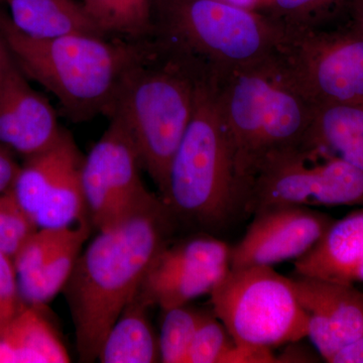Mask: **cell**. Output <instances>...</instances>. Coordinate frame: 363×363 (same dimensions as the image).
<instances>
[{"label":"cell","instance_id":"obj_1","mask_svg":"<svg viewBox=\"0 0 363 363\" xmlns=\"http://www.w3.org/2000/svg\"><path fill=\"white\" fill-rule=\"evenodd\" d=\"M176 218L152 194L123 218L98 230L64 288L81 362L97 359L107 333L171 241Z\"/></svg>","mask_w":363,"mask_h":363},{"label":"cell","instance_id":"obj_2","mask_svg":"<svg viewBox=\"0 0 363 363\" xmlns=\"http://www.w3.org/2000/svg\"><path fill=\"white\" fill-rule=\"evenodd\" d=\"M0 37L21 72L54 94L74 121L106 116L124 79L161 49L157 40L87 33L37 39L18 30L2 9Z\"/></svg>","mask_w":363,"mask_h":363},{"label":"cell","instance_id":"obj_3","mask_svg":"<svg viewBox=\"0 0 363 363\" xmlns=\"http://www.w3.org/2000/svg\"><path fill=\"white\" fill-rule=\"evenodd\" d=\"M162 201L177 219L220 230L247 213L248 190L236 171L216 80L202 73L195 107L168 172Z\"/></svg>","mask_w":363,"mask_h":363},{"label":"cell","instance_id":"obj_4","mask_svg":"<svg viewBox=\"0 0 363 363\" xmlns=\"http://www.w3.org/2000/svg\"><path fill=\"white\" fill-rule=\"evenodd\" d=\"M216 92L236 171L250 194L267 155L304 142L315 107L296 90L274 54L216 80Z\"/></svg>","mask_w":363,"mask_h":363},{"label":"cell","instance_id":"obj_5","mask_svg":"<svg viewBox=\"0 0 363 363\" xmlns=\"http://www.w3.org/2000/svg\"><path fill=\"white\" fill-rule=\"evenodd\" d=\"M160 45L157 55L124 79L106 116L117 119L130 133L143 168L162 193L192 118L203 71Z\"/></svg>","mask_w":363,"mask_h":363},{"label":"cell","instance_id":"obj_6","mask_svg":"<svg viewBox=\"0 0 363 363\" xmlns=\"http://www.w3.org/2000/svg\"><path fill=\"white\" fill-rule=\"evenodd\" d=\"M155 39L216 80L269 58L285 28L221 0H155Z\"/></svg>","mask_w":363,"mask_h":363},{"label":"cell","instance_id":"obj_7","mask_svg":"<svg viewBox=\"0 0 363 363\" xmlns=\"http://www.w3.org/2000/svg\"><path fill=\"white\" fill-rule=\"evenodd\" d=\"M210 295L215 316L238 345L272 350L308 336L292 279L272 267H230Z\"/></svg>","mask_w":363,"mask_h":363},{"label":"cell","instance_id":"obj_8","mask_svg":"<svg viewBox=\"0 0 363 363\" xmlns=\"http://www.w3.org/2000/svg\"><path fill=\"white\" fill-rule=\"evenodd\" d=\"M279 205L363 206V171L305 143L272 152L253 177L247 213Z\"/></svg>","mask_w":363,"mask_h":363},{"label":"cell","instance_id":"obj_9","mask_svg":"<svg viewBox=\"0 0 363 363\" xmlns=\"http://www.w3.org/2000/svg\"><path fill=\"white\" fill-rule=\"evenodd\" d=\"M296 90L314 107L363 104V33L285 28L274 52Z\"/></svg>","mask_w":363,"mask_h":363},{"label":"cell","instance_id":"obj_10","mask_svg":"<svg viewBox=\"0 0 363 363\" xmlns=\"http://www.w3.org/2000/svg\"><path fill=\"white\" fill-rule=\"evenodd\" d=\"M142 168L130 133L117 119L111 118L82 167L86 215L98 230L123 218L152 194L143 184Z\"/></svg>","mask_w":363,"mask_h":363},{"label":"cell","instance_id":"obj_11","mask_svg":"<svg viewBox=\"0 0 363 363\" xmlns=\"http://www.w3.org/2000/svg\"><path fill=\"white\" fill-rule=\"evenodd\" d=\"M252 224L235 247L230 267H272L309 252L335 219L312 207L269 206L255 211Z\"/></svg>","mask_w":363,"mask_h":363},{"label":"cell","instance_id":"obj_12","mask_svg":"<svg viewBox=\"0 0 363 363\" xmlns=\"http://www.w3.org/2000/svg\"><path fill=\"white\" fill-rule=\"evenodd\" d=\"M294 291L308 322V337L325 362L363 334V292L354 285L296 274Z\"/></svg>","mask_w":363,"mask_h":363},{"label":"cell","instance_id":"obj_13","mask_svg":"<svg viewBox=\"0 0 363 363\" xmlns=\"http://www.w3.org/2000/svg\"><path fill=\"white\" fill-rule=\"evenodd\" d=\"M63 131L54 107L11 56L0 77V145L26 159L50 149Z\"/></svg>","mask_w":363,"mask_h":363},{"label":"cell","instance_id":"obj_14","mask_svg":"<svg viewBox=\"0 0 363 363\" xmlns=\"http://www.w3.org/2000/svg\"><path fill=\"white\" fill-rule=\"evenodd\" d=\"M294 266L300 276L347 285L363 283V206L334 220L319 242Z\"/></svg>","mask_w":363,"mask_h":363},{"label":"cell","instance_id":"obj_15","mask_svg":"<svg viewBox=\"0 0 363 363\" xmlns=\"http://www.w3.org/2000/svg\"><path fill=\"white\" fill-rule=\"evenodd\" d=\"M9 9L14 26L28 37L37 39L63 35H106L76 0H0ZM109 37V35H106Z\"/></svg>","mask_w":363,"mask_h":363},{"label":"cell","instance_id":"obj_16","mask_svg":"<svg viewBox=\"0 0 363 363\" xmlns=\"http://www.w3.org/2000/svg\"><path fill=\"white\" fill-rule=\"evenodd\" d=\"M39 309L25 304L0 328V363L70 362L65 346Z\"/></svg>","mask_w":363,"mask_h":363},{"label":"cell","instance_id":"obj_17","mask_svg":"<svg viewBox=\"0 0 363 363\" xmlns=\"http://www.w3.org/2000/svg\"><path fill=\"white\" fill-rule=\"evenodd\" d=\"M82 157L73 138L64 130L50 149L25 159L11 191L33 222L45 198L57 187L66 169Z\"/></svg>","mask_w":363,"mask_h":363},{"label":"cell","instance_id":"obj_18","mask_svg":"<svg viewBox=\"0 0 363 363\" xmlns=\"http://www.w3.org/2000/svg\"><path fill=\"white\" fill-rule=\"evenodd\" d=\"M149 307L138 290L107 333L97 357L100 362H161L159 336L147 316Z\"/></svg>","mask_w":363,"mask_h":363},{"label":"cell","instance_id":"obj_19","mask_svg":"<svg viewBox=\"0 0 363 363\" xmlns=\"http://www.w3.org/2000/svg\"><path fill=\"white\" fill-rule=\"evenodd\" d=\"M363 171V104L315 107L304 140Z\"/></svg>","mask_w":363,"mask_h":363},{"label":"cell","instance_id":"obj_20","mask_svg":"<svg viewBox=\"0 0 363 363\" xmlns=\"http://www.w3.org/2000/svg\"><path fill=\"white\" fill-rule=\"evenodd\" d=\"M229 269L230 267H150L140 293L147 304L162 310L187 305L211 294Z\"/></svg>","mask_w":363,"mask_h":363},{"label":"cell","instance_id":"obj_21","mask_svg":"<svg viewBox=\"0 0 363 363\" xmlns=\"http://www.w3.org/2000/svg\"><path fill=\"white\" fill-rule=\"evenodd\" d=\"M89 220L83 219L79 225L71 227L70 233L60 247L35 271L18 276L21 300L26 305L42 307L51 302L64 290L76 262L89 238Z\"/></svg>","mask_w":363,"mask_h":363},{"label":"cell","instance_id":"obj_22","mask_svg":"<svg viewBox=\"0 0 363 363\" xmlns=\"http://www.w3.org/2000/svg\"><path fill=\"white\" fill-rule=\"evenodd\" d=\"M82 4L106 35L133 40L155 37V0H83Z\"/></svg>","mask_w":363,"mask_h":363},{"label":"cell","instance_id":"obj_23","mask_svg":"<svg viewBox=\"0 0 363 363\" xmlns=\"http://www.w3.org/2000/svg\"><path fill=\"white\" fill-rule=\"evenodd\" d=\"M351 2L352 0H257L252 9L284 28H319L343 11H348Z\"/></svg>","mask_w":363,"mask_h":363},{"label":"cell","instance_id":"obj_24","mask_svg":"<svg viewBox=\"0 0 363 363\" xmlns=\"http://www.w3.org/2000/svg\"><path fill=\"white\" fill-rule=\"evenodd\" d=\"M160 355L164 363H186L191 343L204 312L187 305L162 310Z\"/></svg>","mask_w":363,"mask_h":363},{"label":"cell","instance_id":"obj_25","mask_svg":"<svg viewBox=\"0 0 363 363\" xmlns=\"http://www.w3.org/2000/svg\"><path fill=\"white\" fill-rule=\"evenodd\" d=\"M236 342L215 314L204 313L191 343L186 363H224Z\"/></svg>","mask_w":363,"mask_h":363},{"label":"cell","instance_id":"obj_26","mask_svg":"<svg viewBox=\"0 0 363 363\" xmlns=\"http://www.w3.org/2000/svg\"><path fill=\"white\" fill-rule=\"evenodd\" d=\"M38 226L21 207L11 191L0 192V250L11 257L16 253Z\"/></svg>","mask_w":363,"mask_h":363},{"label":"cell","instance_id":"obj_27","mask_svg":"<svg viewBox=\"0 0 363 363\" xmlns=\"http://www.w3.org/2000/svg\"><path fill=\"white\" fill-rule=\"evenodd\" d=\"M72 227V226H71ZM71 227L65 228H38L21 245L13 257L18 276L35 271L66 240Z\"/></svg>","mask_w":363,"mask_h":363},{"label":"cell","instance_id":"obj_28","mask_svg":"<svg viewBox=\"0 0 363 363\" xmlns=\"http://www.w3.org/2000/svg\"><path fill=\"white\" fill-rule=\"evenodd\" d=\"M13 257L0 250V328L23 307Z\"/></svg>","mask_w":363,"mask_h":363},{"label":"cell","instance_id":"obj_29","mask_svg":"<svg viewBox=\"0 0 363 363\" xmlns=\"http://www.w3.org/2000/svg\"><path fill=\"white\" fill-rule=\"evenodd\" d=\"M20 168L13 152L0 145V192L11 190Z\"/></svg>","mask_w":363,"mask_h":363},{"label":"cell","instance_id":"obj_30","mask_svg":"<svg viewBox=\"0 0 363 363\" xmlns=\"http://www.w3.org/2000/svg\"><path fill=\"white\" fill-rule=\"evenodd\" d=\"M330 363H363V334L339 351Z\"/></svg>","mask_w":363,"mask_h":363},{"label":"cell","instance_id":"obj_31","mask_svg":"<svg viewBox=\"0 0 363 363\" xmlns=\"http://www.w3.org/2000/svg\"><path fill=\"white\" fill-rule=\"evenodd\" d=\"M351 25L363 33V0H352L348 9Z\"/></svg>","mask_w":363,"mask_h":363},{"label":"cell","instance_id":"obj_32","mask_svg":"<svg viewBox=\"0 0 363 363\" xmlns=\"http://www.w3.org/2000/svg\"><path fill=\"white\" fill-rule=\"evenodd\" d=\"M221 1L228 2V4H234V6L252 9L257 0H221Z\"/></svg>","mask_w":363,"mask_h":363},{"label":"cell","instance_id":"obj_33","mask_svg":"<svg viewBox=\"0 0 363 363\" xmlns=\"http://www.w3.org/2000/svg\"><path fill=\"white\" fill-rule=\"evenodd\" d=\"M9 58H11V54L6 55V57H4V58L0 59V77H1L2 72H4V68H6V63L9 62Z\"/></svg>","mask_w":363,"mask_h":363},{"label":"cell","instance_id":"obj_34","mask_svg":"<svg viewBox=\"0 0 363 363\" xmlns=\"http://www.w3.org/2000/svg\"><path fill=\"white\" fill-rule=\"evenodd\" d=\"M7 54H9V50H7L6 44H4V40L0 37V59L6 57Z\"/></svg>","mask_w":363,"mask_h":363}]
</instances>
